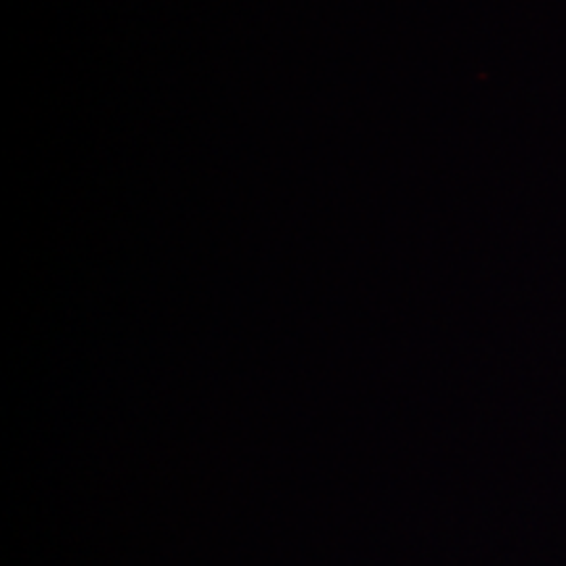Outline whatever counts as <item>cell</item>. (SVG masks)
I'll return each mask as SVG.
<instances>
[]
</instances>
